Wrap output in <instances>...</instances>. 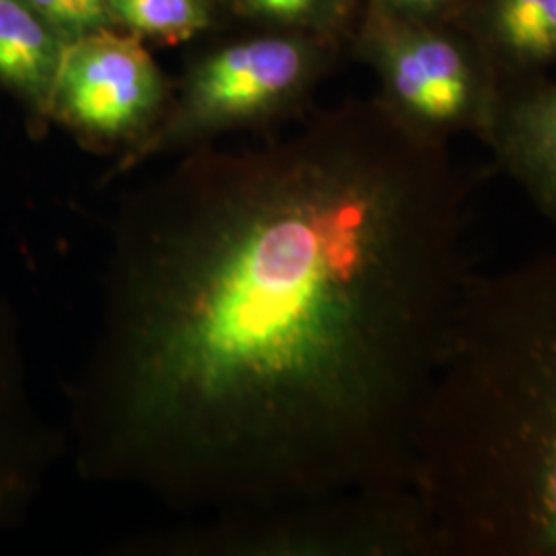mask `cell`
<instances>
[{
  "mask_svg": "<svg viewBox=\"0 0 556 556\" xmlns=\"http://www.w3.org/2000/svg\"><path fill=\"white\" fill-rule=\"evenodd\" d=\"M349 50L376 75L381 108L417 139L447 147L462 135L486 139L505 83L454 21L363 4Z\"/></svg>",
  "mask_w": 556,
  "mask_h": 556,
  "instance_id": "obj_5",
  "label": "cell"
},
{
  "mask_svg": "<svg viewBox=\"0 0 556 556\" xmlns=\"http://www.w3.org/2000/svg\"><path fill=\"white\" fill-rule=\"evenodd\" d=\"M116 556H439L415 489L346 493L192 516L122 538Z\"/></svg>",
  "mask_w": 556,
  "mask_h": 556,
  "instance_id": "obj_3",
  "label": "cell"
},
{
  "mask_svg": "<svg viewBox=\"0 0 556 556\" xmlns=\"http://www.w3.org/2000/svg\"><path fill=\"white\" fill-rule=\"evenodd\" d=\"M340 41L266 29L194 60L157 126L114 161L105 181L147 161L178 155L241 128H270L307 112L314 91L340 59Z\"/></svg>",
  "mask_w": 556,
  "mask_h": 556,
  "instance_id": "obj_4",
  "label": "cell"
},
{
  "mask_svg": "<svg viewBox=\"0 0 556 556\" xmlns=\"http://www.w3.org/2000/svg\"><path fill=\"white\" fill-rule=\"evenodd\" d=\"M361 7L363 0H225V9L266 29L321 36L346 50Z\"/></svg>",
  "mask_w": 556,
  "mask_h": 556,
  "instance_id": "obj_11",
  "label": "cell"
},
{
  "mask_svg": "<svg viewBox=\"0 0 556 556\" xmlns=\"http://www.w3.org/2000/svg\"><path fill=\"white\" fill-rule=\"evenodd\" d=\"M363 4L408 20L456 21L468 0H363Z\"/></svg>",
  "mask_w": 556,
  "mask_h": 556,
  "instance_id": "obj_14",
  "label": "cell"
},
{
  "mask_svg": "<svg viewBox=\"0 0 556 556\" xmlns=\"http://www.w3.org/2000/svg\"><path fill=\"white\" fill-rule=\"evenodd\" d=\"M169 98L172 87L144 41L112 27L66 43L50 124L118 160L157 126Z\"/></svg>",
  "mask_w": 556,
  "mask_h": 556,
  "instance_id": "obj_6",
  "label": "cell"
},
{
  "mask_svg": "<svg viewBox=\"0 0 556 556\" xmlns=\"http://www.w3.org/2000/svg\"><path fill=\"white\" fill-rule=\"evenodd\" d=\"M223 2H225V0H223Z\"/></svg>",
  "mask_w": 556,
  "mask_h": 556,
  "instance_id": "obj_15",
  "label": "cell"
},
{
  "mask_svg": "<svg viewBox=\"0 0 556 556\" xmlns=\"http://www.w3.org/2000/svg\"><path fill=\"white\" fill-rule=\"evenodd\" d=\"M413 489L439 556H556V243L468 278Z\"/></svg>",
  "mask_w": 556,
  "mask_h": 556,
  "instance_id": "obj_2",
  "label": "cell"
},
{
  "mask_svg": "<svg viewBox=\"0 0 556 556\" xmlns=\"http://www.w3.org/2000/svg\"><path fill=\"white\" fill-rule=\"evenodd\" d=\"M66 41L25 0H0V89L20 101L31 128L50 126Z\"/></svg>",
  "mask_w": 556,
  "mask_h": 556,
  "instance_id": "obj_10",
  "label": "cell"
},
{
  "mask_svg": "<svg viewBox=\"0 0 556 556\" xmlns=\"http://www.w3.org/2000/svg\"><path fill=\"white\" fill-rule=\"evenodd\" d=\"M468 186L376 98L181 151L119 202L68 388L80 478L186 517L413 489Z\"/></svg>",
  "mask_w": 556,
  "mask_h": 556,
  "instance_id": "obj_1",
  "label": "cell"
},
{
  "mask_svg": "<svg viewBox=\"0 0 556 556\" xmlns=\"http://www.w3.org/2000/svg\"><path fill=\"white\" fill-rule=\"evenodd\" d=\"M64 456L66 429L41 415L20 316L0 295V536L25 523Z\"/></svg>",
  "mask_w": 556,
  "mask_h": 556,
  "instance_id": "obj_7",
  "label": "cell"
},
{
  "mask_svg": "<svg viewBox=\"0 0 556 556\" xmlns=\"http://www.w3.org/2000/svg\"><path fill=\"white\" fill-rule=\"evenodd\" d=\"M507 85L556 64V0H468L454 21Z\"/></svg>",
  "mask_w": 556,
  "mask_h": 556,
  "instance_id": "obj_9",
  "label": "cell"
},
{
  "mask_svg": "<svg viewBox=\"0 0 556 556\" xmlns=\"http://www.w3.org/2000/svg\"><path fill=\"white\" fill-rule=\"evenodd\" d=\"M482 142L556 229V79L507 85Z\"/></svg>",
  "mask_w": 556,
  "mask_h": 556,
  "instance_id": "obj_8",
  "label": "cell"
},
{
  "mask_svg": "<svg viewBox=\"0 0 556 556\" xmlns=\"http://www.w3.org/2000/svg\"><path fill=\"white\" fill-rule=\"evenodd\" d=\"M223 0H112L114 23L142 41L176 46L215 27Z\"/></svg>",
  "mask_w": 556,
  "mask_h": 556,
  "instance_id": "obj_12",
  "label": "cell"
},
{
  "mask_svg": "<svg viewBox=\"0 0 556 556\" xmlns=\"http://www.w3.org/2000/svg\"><path fill=\"white\" fill-rule=\"evenodd\" d=\"M66 43L116 27L112 0H25Z\"/></svg>",
  "mask_w": 556,
  "mask_h": 556,
  "instance_id": "obj_13",
  "label": "cell"
}]
</instances>
